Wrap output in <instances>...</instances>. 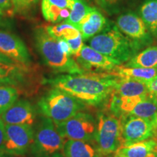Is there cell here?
<instances>
[{
  "label": "cell",
  "mask_w": 157,
  "mask_h": 157,
  "mask_svg": "<svg viewBox=\"0 0 157 157\" xmlns=\"http://www.w3.org/2000/svg\"><path fill=\"white\" fill-rule=\"evenodd\" d=\"M119 76L113 73L84 72L58 75L47 80L53 87L63 90L84 104L99 106L111 97Z\"/></svg>",
  "instance_id": "obj_1"
},
{
  "label": "cell",
  "mask_w": 157,
  "mask_h": 157,
  "mask_svg": "<svg viewBox=\"0 0 157 157\" xmlns=\"http://www.w3.org/2000/svg\"><path fill=\"white\" fill-rule=\"evenodd\" d=\"M88 42L90 48L119 65L126 63L139 52L134 44L118 29L116 23L110 21L101 32Z\"/></svg>",
  "instance_id": "obj_2"
},
{
  "label": "cell",
  "mask_w": 157,
  "mask_h": 157,
  "mask_svg": "<svg viewBox=\"0 0 157 157\" xmlns=\"http://www.w3.org/2000/svg\"><path fill=\"white\" fill-rule=\"evenodd\" d=\"M34 39L35 47L43 61L52 71L67 74L85 72L73 56L61 50L58 40L48 34L45 26H38L34 29Z\"/></svg>",
  "instance_id": "obj_3"
},
{
  "label": "cell",
  "mask_w": 157,
  "mask_h": 157,
  "mask_svg": "<svg viewBox=\"0 0 157 157\" xmlns=\"http://www.w3.org/2000/svg\"><path fill=\"white\" fill-rule=\"evenodd\" d=\"M39 111L53 121L56 126L65 122L81 111L85 104L66 92L53 87L38 101Z\"/></svg>",
  "instance_id": "obj_4"
},
{
  "label": "cell",
  "mask_w": 157,
  "mask_h": 157,
  "mask_svg": "<svg viewBox=\"0 0 157 157\" xmlns=\"http://www.w3.org/2000/svg\"><path fill=\"white\" fill-rule=\"evenodd\" d=\"M95 146L103 156L116 153L121 146V123L113 114L98 113Z\"/></svg>",
  "instance_id": "obj_5"
},
{
  "label": "cell",
  "mask_w": 157,
  "mask_h": 157,
  "mask_svg": "<svg viewBox=\"0 0 157 157\" xmlns=\"http://www.w3.org/2000/svg\"><path fill=\"white\" fill-rule=\"evenodd\" d=\"M65 142L53 121L42 117L34 132L31 150L35 157H48L63 150Z\"/></svg>",
  "instance_id": "obj_6"
},
{
  "label": "cell",
  "mask_w": 157,
  "mask_h": 157,
  "mask_svg": "<svg viewBox=\"0 0 157 157\" xmlns=\"http://www.w3.org/2000/svg\"><path fill=\"white\" fill-rule=\"evenodd\" d=\"M118 29L132 42L139 51L151 46L154 36L137 13L131 10L121 12L116 20Z\"/></svg>",
  "instance_id": "obj_7"
},
{
  "label": "cell",
  "mask_w": 157,
  "mask_h": 157,
  "mask_svg": "<svg viewBox=\"0 0 157 157\" xmlns=\"http://www.w3.org/2000/svg\"><path fill=\"white\" fill-rule=\"evenodd\" d=\"M61 136L66 140L93 143L97 128V120L89 113L79 111L65 122L56 126Z\"/></svg>",
  "instance_id": "obj_8"
},
{
  "label": "cell",
  "mask_w": 157,
  "mask_h": 157,
  "mask_svg": "<svg viewBox=\"0 0 157 157\" xmlns=\"http://www.w3.org/2000/svg\"><path fill=\"white\" fill-rule=\"evenodd\" d=\"M34 130L32 125L5 124V139L2 152L23 156L32 146Z\"/></svg>",
  "instance_id": "obj_9"
},
{
  "label": "cell",
  "mask_w": 157,
  "mask_h": 157,
  "mask_svg": "<svg viewBox=\"0 0 157 157\" xmlns=\"http://www.w3.org/2000/svg\"><path fill=\"white\" fill-rule=\"evenodd\" d=\"M121 123V146L156 139L157 129L146 119L127 115L120 118Z\"/></svg>",
  "instance_id": "obj_10"
},
{
  "label": "cell",
  "mask_w": 157,
  "mask_h": 157,
  "mask_svg": "<svg viewBox=\"0 0 157 157\" xmlns=\"http://www.w3.org/2000/svg\"><path fill=\"white\" fill-rule=\"evenodd\" d=\"M74 59L84 71H108L110 73L118 66H121L115 60L85 44Z\"/></svg>",
  "instance_id": "obj_11"
},
{
  "label": "cell",
  "mask_w": 157,
  "mask_h": 157,
  "mask_svg": "<svg viewBox=\"0 0 157 157\" xmlns=\"http://www.w3.org/2000/svg\"><path fill=\"white\" fill-rule=\"evenodd\" d=\"M0 52L21 66L28 67L31 58L26 45L16 35L0 30Z\"/></svg>",
  "instance_id": "obj_12"
},
{
  "label": "cell",
  "mask_w": 157,
  "mask_h": 157,
  "mask_svg": "<svg viewBox=\"0 0 157 157\" xmlns=\"http://www.w3.org/2000/svg\"><path fill=\"white\" fill-rule=\"evenodd\" d=\"M5 124L32 125L36 119L34 107L26 100H19L0 116Z\"/></svg>",
  "instance_id": "obj_13"
},
{
  "label": "cell",
  "mask_w": 157,
  "mask_h": 157,
  "mask_svg": "<svg viewBox=\"0 0 157 157\" xmlns=\"http://www.w3.org/2000/svg\"><path fill=\"white\" fill-rule=\"evenodd\" d=\"M109 21L99 10L93 7L90 13L80 22L77 29L81 34L83 41H88L101 32Z\"/></svg>",
  "instance_id": "obj_14"
},
{
  "label": "cell",
  "mask_w": 157,
  "mask_h": 157,
  "mask_svg": "<svg viewBox=\"0 0 157 157\" xmlns=\"http://www.w3.org/2000/svg\"><path fill=\"white\" fill-rule=\"evenodd\" d=\"M64 157H104L93 143L67 140L63 148Z\"/></svg>",
  "instance_id": "obj_15"
},
{
  "label": "cell",
  "mask_w": 157,
  "mask_h": 157,
  "mask_svg": "<svg viewBox=\"0 0 157 157\" xmlns=\"http://www.w3.org/2000/svg\"><path fill=\"white\" fill-rule=\"evenodd\" d=\"M150 93L146 82L132 78L119 76L113 94L121 97H135Z\"/></svg>",
  "instance_id": "obj_16"
},
{
  "label": "cell",
  "mask_w": 157,
  "mask_h": 157,
  "mask_svg": "<svg viewBox=\"0 0 157 157\" xmlns=\"http://www.w3.org/2000/svg\"><path fill=\"white\" fill-rule=\"evenodd\" d=\"M128 115L148 120L157 129V97L148 94L135 105Z\"/></svg>",
  "instance_id": "obj_17"
},
{
  "label": "cell",
  "mask_w": 157,
  "mask_h": 157,
  "mask_svg": "<svg viewBox=\"0 0 157 157\" xmlns=\"http://www.w3.org/2000/svg\"><path fill=\"white\" fill-rule=\"evenodd\" d=\"M156 146V139H151L127 146H121L115 154L122 157H146Z\"/></svg>",
  "instance_id": "obj_18"
},
{
  "label": "cell",
  "mask_w": 157,
  "mask_h": 157,
  "mask_svg": "<svg viewBox=\"0 0 157 157\" xmlns=\"http://www.w3.org/2000/svg\"><path fill=\"white\" fill-rule=\"evenodd\" d=\"M110 73L114 74L120 77L132 78L147 82L157 77V68L126 67L121 65L118 66L112 72Z\"/></svg>",
  "instance_id": "obj_19"
},
{
  "label": "cell",
  "mask_w": 157,
  "mask_h": 157,
  "mask_svg": "<svg viewBox=\"0 0 157 157\" xmlns=\"http://www.w3.org/2000/svg\"><path fill=\"white\" fill-rule=\"evenodd\" d=\"M124 66L126 67L157 68V46L148 47L140 51Z\"/></svg>",
  "instance_id": "obj_20"
},
{
  "label": "cell",
  "mask_w": 157,
  "mask_h": 157,
  "mask_svg": "<svg viewBox=\"0 0 157 157\" xmlns=\"http://www.w3.org/2000/svg\"><path fill=\"white\" fill-rule=\"evenodd\" d=\"M27 67L0 63V84L15 86L23 82Z\"/></svg>",
  "instance_id": "obj_21"
},
{
  "label": "cell",
  "mask_w": 157,
  "mask_h": 157,
  "mask_svg": "<svg viewBox=\"0 0 157 157\" xmlns=\"http://www.w3.org/2000/svg\"><path fill=\"white\" fill-rule=\"evenodd\" d=\"M147 29L154 37L157 32V0H145L138 12Z\"/></svg>",
  "instance_id": "obj_22"
},
{
  "label": "cell",
  "mask_w": 157,
  "mask_h": 157,
  "mask_svg": "<svg viewBox=\"0 0 157 157\" xmlns=\"http://www.w3.org/2000/svg\"><path fill=\"white\" fill-rule=\"evenodd\" d=\"M45 28L48 34L56 40L64 39L67 41L75 39L81 34L77 29L65 22L54 25H48Z\"/></svg>",
  "instance_id": "obj_23"
},
{
  "label": "cell",
  "mask_w": 157,
  "mask_h": 157,
  "mask_svg": "<svg viewBox=\"0 0 157 157\" xmlns=\"http://www.w3.org/2000/svg\"><path fill=\"white\" fill-rule=\"evenodd\" d=\"M92 8L93 7L88 5L85 0H72V7L70 15L64 22L77 29L82 19L90 13Z\"/></svg>",
  "instance_id": "obj_24"
},
{
  "label": "cell",
  "mask_w": 157,
  "mask_h": 157,
  "mask_svg": "<svg viewBox=\"0 0 157 157\" xmlns=\"http://www.w3.org/2000/svg\"><path fill=\"white\" fill-rule=\"evenodd\" d=\"M19 90L15 86L0 84V116L17 101Z\"/></svg>",
  "instance_id": "obj_25"
},
{
  "label": "cell",
  "mask_w": 157,
  "mask_h": 157,
  "mask_svg": "<svg viewBox=\"0 0 157 157\" xmlns=\"http://www.w3.org/2000/svg\"><path fill=\"white\" fill-rule=\"evenodd\" d=\"M97 5L109 15L119 14L123 12L128 0H95Z\"/></svg>",
  "instance_id": "obj_26"
},
{
  "label": "cell",
  "mask_w": 157,
  "mask_h": 157,
  "mask_svg": "<svg viewBox=\"0 0 157 157\" xmlns=\"http://www.w3.org/2000/svg\"><path fill=\"white\" fill-rule=\"evenodd\" d=\"M39 0H13L14 11L15 13H24L33 9Z\"/></svg>",
  "instance_id": "obj_27"
},
{
  "label": "cell",
  "mask_w": 157,
  "mask_h": 157,
  "mask_svg": "<svg viewBox=\"0 0 157 157\" xmlns=\"http://www.w3.org/2000/svg\"><path fill=\"white\" fill-rule=\"evenodd\" d=\"M66 42H67L68 46H69L71 54V56L74 58L76 56H77L79 54L80 51L82 50V49L84 46L83 39H82V35L80 34L76 38L69 39V40H67Z\"/></svg>",
  "instance_id": "obj_28"
},
{
  "label": "cell",
  "mask_w": 157,
  "mask_h": 157,
  "mask_svg": "<svg viewBox=\"0 0 157 157\" xmlns=\"http://www.w3.org/2000/svg\"><path fill=\"white\" fill-rule=\"evenodd\" d=\"M0 9L3 12L4 15L13 16L15 13L13 0H0Z\"/></svg>",
  "instance_id": "obj_29"
},
{
  "label": "cell",
  "mask_w": 157,
  "mask_h": 157,
  "mask_svg": "<svg viewBox=\"0 0 157 157\" xmlns=\"http://www.w3.org/2000/svg\"><path fill=\"white\" fill-rule=\"evenodd\" d=\"M146 84L150 93L157 97V77L146 82Z\"/></svg>",
  "instance_id": "obj_30"
},
{
  "label": "cell",
  "mask_w": 157,
  "mask_h": 157,
  "mask_svg": "<svg viewBox=\"0 0 157 157\" xmlns=\"http://www.w3.org/2000/svg\"><path fill=\"white\" fill-rule=\"evenodd\" d=\"M5 139V124L0 119V152L2 150Z\"/></svg>",
  "instance_id": "obj_31"
},
{
  "label": "cell",
  "mask_w": 157,
  "mask_h": 157,
  "mask_svg": "<svg viewBox=\"0 0 157 157\" xmlns=\"http://www.w3.org/2000/svg\"><path fill=\"white\" fill-rule=\"evenodd\" d=\"M0 63L9 65H19L17 64L16 62L14 61L13 59H11L10 58H9V57L5 56V54H3L2 52H0ZM20 66H21V65H20Z\"/></svg>",
  "instance_id": "obj_32"
},
{
  "label": "cell",
  "mask_w": 157,
  "mask_h": 157,
  "mask_svg": "<svg viewBox=\"0 0 157 157\" xmlns=\"http://www.w3.org/2000/svg\"><path fill=\"white\" fill-rule=\"evenodd\" d=\"M146 157H157V146L151 152L149 153Z\"/></svg>",
  "instance_id": "obj_33"
},
{
  "label": "cell",
  "mask_w": 157,
  "mask_h": 157,
  "mask_svg": "<svg viewBox=\"0 0 157 157\" xmlns=\"http://www.w3.org/2000/svg\"><path fill=\"white\" fill-rule=\"evenodd\" d=\"M7 23H8L6 21V20L3 19V17L0 15V27H5L7 25Z\"/></svg>",
  "instance_id": "obj_34"
},
{
  "label": "cell",
  "mask_w": 157,
  "mask_h": 157,
  "mask_svg": "<svg viewBox=\"0 0 157 157\" xmlns=\"http://www.w3.org/2000/svg\"><path fill=\"white\" fill-rule=\"evenodd\" d=\"M48 157H64V156H63V155L61 154V153L57 152V153H55L54 154L51 155V156H48Z\"/></svg>",
  "instance_id": "obj_35"
},
{
  "label": "cell",
  "mask_w": 157,
  "mask_h": 157,
  "mask_svg": "<svg viewBox=\"0 0 157 157\" xmlns=\"http://www.w3.org/2000/svg\"><path fill=\"white\" fill-rule=\"evenodd\" d=\"M0 15H4L3 12L2 11V10H1V9H0Z\"/></svg>",
  "instance_id": "obj_36"
},
{
  "label": "cell",
  "mask_w": 157,
  "mask_h": 157,
  "mask_svg": "<svg viewBox=\"0 0 157 157\" xmlns=\"http://www.w3.org/2000/svg\"><path fill=\"white\" fill-rule=\"evenodd\" d=\"M113 157H122V156H119V155L115 154V155H114V156H113Z\"/></svg>",
  "instance_id": "obj_37"
},
{
  "label": "cell",
  "mask_w": 157,
  "mask_h": 157,
  "mask_svg": "<svg viewBox=\"0 0 157 157\" xmlns=\"http://www.w3.org/2000/svg\"><path fill=\"white\" fill-rule=\"evenodd\" d=\"M0 157H5V156H4L3 154H0Z\"/></svg>",
  "instance_id": "obj_38"
},
{
  "label": "cell",
  "mask_w": 157,
  "mask_h": 157,
  "mask_svg": "<svg viewBox=\"0 0 157 157\" xmlns=\"http://www.w3.org/2000/svg\"><path fill=\"white\" fill-rule=\"evenodd\" d=\"M155 37H156V38L157 39V32H156V36H155Z\"/></svg>",
  "instance_id": "obj_39"
},
{
  "label": "cell",
  "mask_w": 157,
  "mask_h": 157,
  "mask_svg": "<svg viewBox=\"0 0 157 157\" xmlns=\"http://www.w3.org/2000/svg\"><path fill=\"white\" fill-rule=\"evenodd\" d=\"M105 157H111V156H110V155H109V156H105Z\"/></svg>",
  "instance_id": "obj_40"
},
{
  "label": "cell",
  "mask_w": 157,
  "mask_h": 157,
  "mask_svg": "<svg viewBox=\"0 0 157 157\" xmlns=\"http://www.w3.org/2000/svg\"><path fill=\"white\" fill-rule=\"evenodd\" d=\"M85 1H87V0H85Z\"/></svg>",
  "instance_id": "obj_41"
}]
</instances>
